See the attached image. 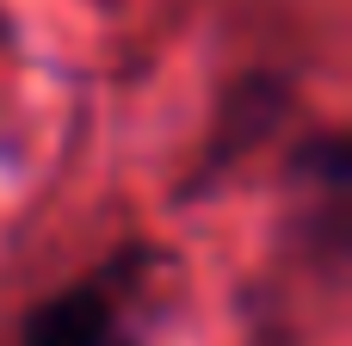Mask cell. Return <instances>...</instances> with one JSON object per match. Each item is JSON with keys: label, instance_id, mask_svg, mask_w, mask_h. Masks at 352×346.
I'll list each match as a JSON object with an SVG mask.
<instances>
[{"label": "cell", "instance_id": "6da1fadb", "mask_svg": "<svg viewBox=\"0 0 352 346\" xmlns=\"http://www.w3.org/2000/svg\"><path fill=\"white\" fill-rule=\"evenodd\" d=\"M148 254H124L111 266H93L87 279L37 297L19 322V346H148L136 322V266Z\"/></svg>", "mask_w": 352, "mask_h": 346}, {"label": "cell", "instance_id": "7a4b0ae2", "mask_svg": "<svg viewBox=\"0 0 352 346\" xmlns=\"http://www.w3.org/2000/svg\"><path fill=\"white\" fill-rule=\"evenodd\" d=\"M291 217L303 235V254H316L322 266L346 260L352 235V149L346 130H309L291 149Z\"/></svg>", "mask_w": 352, "mask_h": 346}, {"label": "cell", "instance_id": "3957f363", "mask_svg": "<svg viewBox=\"0 0 352 346\" xmlns=\"http://www.w3.org/2000/svg\"><path fill=\"white\" fill-rule=\"evenodd\" d=\"M291 105V93H285V80H272V74H254V80H241L223 105H217V130H210V142H204V155H198V180L192 186H210L241 149H254L272 124H278V111Z\"/></svg>", "mask_w": 352, "mask_h": 346}]
</instances>
